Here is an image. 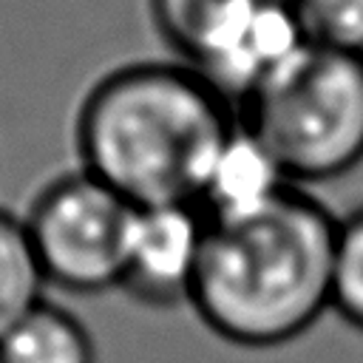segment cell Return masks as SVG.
I'll return each instance as SVG.
<instances>
[{"label": "cell", "instance_id": "6da1fadb", "mask_svg": "<svg viewBox=\"0 0 363 363\" xmlns=\"http://www.w3.org/2000/svg\"><path fill=\"white\" fill-rule=\"evenodd\" d=\"M235 122V108L179 60L122 65L79 102V170L130 207L196 204L204 170Z\"/></svg>", "mask_w": 363, "mask_h": 363}, {"label": "cell", "instance_id": "7a4b0ae2", "mask_svg": "<svg viewBox=\"0 0 363 363\" xmlns=\"http://www.w3.org/2000/svg\"><path fill=\"white\" fill-rule=\"evenodd\" d=\"M337 218L303 187L269 207L207 221V241L190 306L221 340L272 349L301 337L332 309Z\"/></svg>", "mask_w": 363, "mask_h": 363}, {"label": "cell", "instance_id": "3957f363", "mask_svg": "<svg viewBox=\"0 0 363 363\" xmlns=\"http://www.w3.org/2000/svg\"><path fill=\"white\" fill-rule=\"evenodd\" d=\"M295 187L329 182L363 162V54L303 45L241 108Z\"/></svg>", "mask_w": 363, "mask_h": 363}, {"label": "cell", "instance_id": "277c9868", "mask_svg": "<svg viewBox=\"0 0 363 363\" xmlns=\"http://www.w3.org/2000/svg\"><path fill=\"white\" fill-rule=\"evenodd\" d=\"M133 207L85 170L45 184L23 224L48 286L96 295L119 286Z\"/></svg>", "mask_w": 363, "mask_h": 363}, {"label": "cell", "instance_id": "5b68a950", "mask_svg": "<svg viewBox=\"0 0 363 363\" xmlns=\"http://www.w3.org/2000/svg\"><path fill=\"white\" fill-rule=\"evenodd\" d=\"M207 241V218L196 204L133 207L119 289L147 306L190 303Z\"/></svg>", "mask_w": 363, "mask_h": 363}, {"label": "cell", "instance_id": "8992f818", "mask_svg": "<svg viewBox=\"0 0 363 363\" xmlns=\"http://www.w3.org/2000/svg\"><path fill=\"white\" fill-rule=\"evenodd\" d=\"M289 187L295 184L284 173L281 162L238 119L204 170L196 207L210 224L235 221L269 207Z\"/></svg>", "mask_w": 363, "mask_h": 363}, {"label": "cell", "instance_id": "52a82bcc", "mask_svg": "<svg viewBox=\"0 0 363 363\" xmlns=\"http://www.w3.org/2000/svg\"><path fill=\"white\" fill-rule=\"evenodd\" d=\"M0 363H96V349L77 315L43 301L0 340Z\"/></svg>", "mask_w": 363, "mask_h": 363}, {"label": "cell", "instance_id": "ba28073f", "mask_svg": "<svg viewBox=\"0 0 363 363\" xmlns=\"http://www.w3.org/2000/svg\"><path fill=\"white\" fill-rule=\"evenodd\" d=\"M45 286L23 218L0 210V340L43 303Z\"/></svg>", "mask_w": 363, "mask_h": 363}, {"label": "cell", "instance_id": "9c48e42d", "mask_svg": "<svg viewBox=\"0 0 363 363\" xmlns=\"http://www.w3.org/2000/svg\"><path fill=\"white\" fill-rule=\"evenodd\" d=\"M332 309L363 332V207L337 221L332 255Z\"/></svg>", "mask_w": 363, "mask_h": 363}, {"label": "cell", "instance_id": "30bf717a", "mask_svg": "<svg viewBox=\"0 0 363 363\" xmlns=\"http://www.w3.org/2000/svg\"><path fill=\"white\" fill-rule=\"evenodd\" d=\"M309 45L363 54V0H289Z\"/></svg>", "mask_w": 363, "mask_h": 363}]
</instances>
